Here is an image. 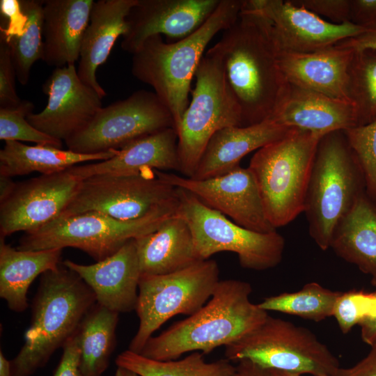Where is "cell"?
I'll return each mask as SVG.
<instances>
[{
    "label": "cell",
    "mask_w": 376,
    "mask_h": 376,
    "mask_svg": "<svg viewBox=\"0 0 376 376\" xmlns=\"http://www.w3.org/2000/svg\"><path fill=\"white\" fill-rule=\"evenodd\" d=\"M210 52L221 61L227 83L240 107L242 125L269 119L288 81L278 63L269 23L242 8L237 19L224 31Z\"/></svg>",
    "instance_id": "6da1fadb"
},
{
    "label": "cell",
    "mask_w": 376,
    "mask_h": 376,
    "mask_svg": "<svg viewBox=\"0 0 376 376\" xmlns=\"http://www.w3.org/2000/svg\"><path fill=\"white\" fill-rule=\"evenodd\" d=\"M251 292L248 282L219 281L207 304L159 335L152 336L139 354L157 361H170L189 352L208 354L235 342L269 315L250 301Z\"/></svg>",
    "instance_id": "7a4b0ae2"
},
{
    "label": "cell",
    "mask_w": 376,
    "mask_h": 376,
    "mask_svg": "<svg viewBox=\"0 0 376 376\" xmlns=\"http://www.w3.org/2000/svg\"><path fill=\"white\" fill-rule=\"evenodd\" d=\"M244 0H220L207 21L190 36L172 42L148 38L132 54L131 72L150 85L171 112L175 130L189 105L191 83L212 39L238 18Z\"/></svg>",
    "instance_id": "3957f363"
},
{
    "label": "cell",
    "mask_w": 376,
    "mask_h": 376,
    "mask_svg": "<svg viewBox=\"0 0 376 376\" xmlns=\"http://www.w3.org/2000/svg\"><path fill=\"white\" fill-rule=\"evenodd\" d=\"M95 303L93 290L64 265L43 273L33 301L24 343L10 361L11 376H31L42 368L77 332Z\"/></svg>",
    "instance_id": "277c9868"
},
{
    "label": "cell",
    "mask_w": 376,
    "mask_h": 376,
    "mask_svg": "<svg viewBox=\"0 0 376 376\" xmlns=\"http://www.w3.org/2000/svg\"><path fill=\"white\" fill-rule=\"evenodd\" d=\"M366 192L364 175L344 131L321 137L306 193L304 212L318 247L330 249L340 221Z\"/></svg>",
    "instance_id": "5b68a950"
},
{
    "label": "cell",
    "mask_w": 376,
    "mask_h": 376,
    "mask_svg": "<svg viewBox=\"0 0 376 376\" xmlns=\"http://www.w3.org/2000/svg\"><path fill=\"white\" fill-rule=\"evenodd\" d=\"M322 136L296 130L253 155L248 169L258 185L266 215L277 229L304 212L312 166Z\"/></svg>",
    "instance_id": "8992f818"
},
{
    "label": "cell",
    "mask_w": 376,
    "mask_h": 376,
    "mask_svg": "<svg viewBox=\"0 0 376 376\" xmlns=\"http://www.w3.org/2000/svg\"><path fill=\"white\" fill-rule=\"evenodd\" d=\"M178 209L159 210L132 220H120L97 212L60 216L38 229L25 233L17 249L37 251L73 247L98 262L115 253L128 241L156 230Z\"/></svg>",
    "instance_id": "52a82bcc"
},
{
    "label": "cell",
    "mask_w": 376,
    "mask_h": 376,
    "mask_svg": "<svg viewBox=\"0 0 376 376\" xmlns=\"http://www.w3.org/2000/svg\"><path fill=\"white\" fill-rule=\"evenodd\" d=\"M230 361L249 360L265 368L300 375L334 376L339 361L306 327L268 315L245 336L225 346Z\"/></svg>",
    "instance_id": "ba28073f"
},
{
    "label": "cell",
    "mask_w": 376,
    "mask_h": 376,
    "mask_svg": "<svg viewBox=\"0 0 376 376\" xmlns=\"http://www.w3.org/2000/svg\"><path fill=\"white\" fill-rule=\"evenodd\" d=\"M195 77L191 100L176 130L180 171L188 178L194 175L215 132L225 127L242 125L240 107L219 59L207 50Z\"/></svg>",
    "instance_id": "9c48e42d"
},
{
    "label": "cell",
    "mask_w": 376,
    "mask_h": 376,
    "mask_svg": "<svg viewBox=\"0 0 376 376\" xmlns=\"http://www.w3.org/2000/svg\"><path fill=\"white\" fill-rule=\"evenodd\" d=\"M219 269L214 260H201L182 270L162 275H141L136 312L138 330L129 350L139 354L163 324L178 314L191 315L212 297Z\"/></svg>",
    "instance_id": "30bf717a"
},
{
    "label": "cell",
    "mask_w": 376,
    "mask_h": 376,
    "mask_svg": "<svg viewBox=\"0 0 376 376\" xmlns=\"http://www.w3.org/2000/svg\"><path fill=\"white\" fill-rule=\"evenodd\" d=\"M178 212L187 222L196 250L201 260L230 251L245 269L262 271L282 260L285 239L276 230L262 233L245 228L212 209L193 194L178 188Z\"/></svg>",
    "instance_id": "8fae6325"
},
{
    "label": "cell",
    "mask_w": 376,
    "mask_h": 376,
    "mask_svg": "<svg viewBox=\"0 0 376 376\" xmlns=\"http://www.w3.org/2000/svg\"><path fill=\"white\" fill-rule=\"evenodd\" d=\"M178 205V188L160 179L156 170L147 169L132 174L97 175L81 180L61 216L97 212L120 220H132Z\"/></svg>",
    "instance_id": "7c38bea8"
},
{
    "label": "cell",
    "mask_w": 376,
    "mask_h": 376,
    "mask_svg": "<svg viewBox=\"0 0 376 376\" xmlns=\"http://www.w3.org/2000/svg\"><path fill=\"white\" fill-rule=\"evenodd\" d=\"M169 127L175 128V123L167 107L153 91L139 90L102 107L65 143L75 152L97 154L120 150L135 140Z\"/></svg>",
    "instance_id": "4fadbf2b"
},
{
    "label": "cell",
    "mask_w": 376,
    "mask_h": 376,
    "mask_svg": "<svg viewBox=\"0 0 376 376\" xmlns=\"http://www.w3.org/2000/svg\"><path fill=\"white\" fill-rule=\"evenodd\" d=\"M242 8L267 20L279 52H316L356 36L366 29L352 22L331 23L290 0H244Z\"/></svg>",
    "instance_id": "5bb4252c"
},
{
    "label": "cell",
    "mask_w": 376,
    "mask_h": 376,
    "mask_svg": "<svg viewBox=\"0 0 376 376\" xmlns=\"http://www.w3.org/2000/svg\"><path fill=\"white\" fill-rule=\"evenodd\" d=\"M156 173L163 181L193 194L245 228L262 233L276 230L267 219L256 180L248 168L239 165L224 175L204 180L159 170Z\"/></svg>",
    "instance_id": "9a60e30c"
},
{
    "label": "cell",
    "mask_w": 376,
    "mask_h": 376,
    "mask_svg": "<svg viewBox=\"0 0 376 376\" xmlns=\"http://www.w3.org/2000/svg\"><path fill=\"white\" fill-rule=\"evenodd\" d=\"M81 180L67 170L17 182L0 203V235L29 232L59 217L74 198Z\"/></svg>",
    "instance_id": "2e32d148"
},
{
    "label": "cell",
    "mask_w": 376,
    "mask_h": 376,
    "mask_svg": "<svg viewBox=\"0 0 376 376\" xmlns=\"http://www.w3.org/2000/svg\"><path fill=\"white\" fill-rule=\"evenodd\" d=\"M46 107L26 117L37 130L65 141L86 127L102 108L101 96L79 79L75 65L56 68L42 85Z\"/></svg>",
    "instance_id": "e0dca14e"
},
{
    "label": "cell",
    "mask_w": 376,
    "mask_h": 376,
    "mask_svg": "<svg viewBox=\"0 0 376 376\" xmlns=\"http://www.w3.org/2000/svg\"><path fill=\"white\" fill-rule=\"evenodd\" d=\"M220 0H137L127 17L122 49L132 54L148 38L164 35L180 40L198 29Z\"/></svg>",
    "instance_id": "ac0fdd59"
},
{
    "label": "cell",
    "mask_w": 376,
    "mask_h": 376,
    "mask_svg": "<svg viewBox=\"0 0 376 376\" xmlns=\"http://www.w3.org/2000/svg\"><path fill=\"white\" fill-rule=\"evenodd\" d=\"M63 265L77 273L89 286L98 304L118 313L135 311L141 277L135 239L94 264L83 265L65 260Z\"/></svg>",
    "instance_id": "d6986e66"
},
{
    "label": "cell",
    "mask_w": 376,
    "mask_h": 376,
    "mask_svg": "<svg viewBox=\"0 0 376 376\" xmlns=\"http://www.w3.org/2000/svg\"><path fill=\"white\" fill-rule=\"evenodd\" d=\"M269 119L322 136L357 127L356 111L351 102L288 82Z\"/></svg>",
    "instance_id": "ffe728a7"
},
{
    "label": "cell",
    "mask_w": 376,
    "mask_h": 376,
    "mask_svg": "<svg viewBox=\"0 0 376 376\" xmlns=\"http://www.w3.org/2000/svg\"><path fill=\"white\" fill-rule=\"evenodd\" d=\"M354 54L352 49L334 45L310 53L279 52L278 63L288 83L350 102Z\"/></svg>",
    "instance_id": "44dd1931"
},
{
    "label": "cell",
    "mask_w": 376,
    "mask_h": 376,
    "mask_svg": "<svg viewBox=\"0 0 376 376\" xmlns=\"http://www.w3.org/2000/svg\"><path fill=\"white\" fill-rule=\"evenodd\" d=\"M297 129L272 119L249 126H232L214 134L191 178L204 180L224 175L240 165L251 152L285 138Z\"/></svg>",
    "instance_id": "7402d4cb"
},
{
    "label": "cell",
    "mask_w": 376,
    "mask_h": 376,
    "mask_svg": "<svg viewBox=\"0 0 376 376\" xmlns=\"http://www.w3.org/2000/svg\"><path fill=\"white\" fill-rule=\"evenodd\" d=\"M178 136L175 128H166L127 144L110 159L78 164L67 171L79 179L104 174H132L143 170L180 171Z\"/></svg>",
    "instance_id": "603a6c76"
},
{
    "label": "cell",
    "mask_w": 376,
    "mask_h": 376,
    "mask_svg": "<svg viewBox=\"0 0 376 376\" xmlns=\"http://www.w3.org/2000/svg\"><path fill=\"white\" fill-rule=\"evenodd\" d=\"M137 0L95 1L83 36L77 74L85 84L103 98L106 91L96 72L108 58L117 38L127 31V17Z\"/></svg>",
    "instance_id": "cb8c5ba5"
},
{
    "label": "cell",
    "mask_w": 376,
    "mask_h": 376,
    "mask_svg": "<svg viewBox=\"0 0 376 376\" xmlns=\"http://www.w3.org/2000/svg\"><path fill=\"white\" fill-rule=\"evenodd\" d=\"M93 0L42 1L44 61L62 68L79 59Z\"/></svg>",
    "instance_id": "d4e9b609"
},
{
    "label": "cell",
    "mask_w": 376,
    "mask_h": 376,
    "mask_svg": "<svg viewBox=\"0 0 376 376\" xmlns=\"http://www.w3.org/2000/svg\"><path fill=\"white\" fill-rule=\"evenodd\" d=\"M141 275H162L201 260L191 229L178 212L156 230L136 239Z\"/></svg>",
    "instance_id": "484cf974"
},
{
    "label": "cell",
    "mask_w": 376,
    "mask_h": 376,
    "mask_svg": "<svg viewBox=\"0 0 376 376\" xmlns=\"http://www.w3.org/2000/svg\"><path fill=\"white\" fill-rule=\"evenodd\" d=\"M330 248L376 287V203L365 192L336 228Z\"/></svg>",
    "instance_id": "4316f807"
},
{
    "label": "cell",
    "mask_w": 376,
    "mask_h": 376,
    "mask_svg": "<svg viewBox=\"0 0 376 376\" xmlns=\"http://www.w3.org/2000/svg\"><path fill=\"white\" fill-rule=\"evenodd\" d=\"M62 249L19 250L0 237V297L16 313L29 306L27 291L34 279L60 267Z\"/></svg>",
    "instance_id": "83f0119b"
},
{
    "label": "cell",
    "mask_w": 376,
    "mask_h": 376,
    "mask_svg": "<svg viewBox=\"0 0 376 376\" xmlns=\"http://www.w3.org/2000/svg\"><path fill=\"white\" fill-rule=\"evenodd\" d=\"M119 150L97 154H81L50 146H28L17 141H6L0 150V175L14 177L34 172L49 175L88 161L111 158Z\"/></svg>",
    "instance_id": "f1b7e54d"
},
{
    "label": "cell",
    "mask_w": 376,
    "mask_h": 376,
    "mask_svg": "<svg viewBox=\"0 0 376 376\" xmlns=\"http://www.w3.org/2000/svg\"><path fill=\"white\" fill-rule=\"evenodd\" d=\"M118 315L96 302L84 316L78 329L82 376H103L107 369L116 344Z\"/></svg>",
    "instance_id": "f546056e"
},
{
    "label": "cell",
    "mask_w": 376,
    "mask_h": 376,
    "mask_svg": "<svg viewBox=\"0 0 376 376\" xmlns=\"http://www.w3.org/2000/svg\"><path fill=\"white\" fill-rule=\"evenodd\" d=\"M221 359L207 362L204 354L193 352L180 360L157 361L125 350L116 359L118 367L133 371L139 376H232L235 366Z\"/></svg>",
    "instance_id": "4dcf8cb0"
},
{
    "label": "cell",
    "mask_w": 376,
    "mask_h": 376,
    "mask_svg": "<svg viewBox=\"0 0 376 376\" xmlns=\"http://www.w3.org/2000/svg\"><path fill=\"white\" fill-rule=\"evenodd\" d=\"M19 3L26 18L24 31L18 35L1 37L10 47L17 80L26 85L33 65L43 58L42 1L22 0Z\"/></svg>",
    "instance_id": "1f68e13d"
},
{
    "label": "cell",
    "mask_w": 376,
    "mask_h": 376,
    "mask_svg": "<svg viewBox=\"0 0 376 376\" xmlns=\"http://www.w3.org/2000/svg\"><path fill=\"white\" fill-rule=\"evenodd\" d=\"M340 293L318 283L310 282L299 291L266 297L258 305L267 312L273 311L294 315L318 322L333 316L334 306Z\"/></svg>",
    "instance_id": "d6a6232c"
},
{
    "label": "cell",
    "mask_w": 376,
    "mask_h": 376,
    "mask_svg": "<svg viewBox=\"0 0 376 376\" xmlns=\"http://www.w3.org/2000/svg\"><path fill=\"white\" fill-rule=\"evenodd\" d=\"M349 98L357 127L376 120V50H354L349 72Z\"/></svg>",
    "instance_id": "836d02e7"
},
{
    "label": "cell",
    "mask_w": 376,
    "mask_h": 376,
    "mask_svg": "<svg viewBox=\"0 0 376 376\" xmlns=\"http://www.w3.org/2000/svg\"><path fill=\"white\" fill-rule=\"evenodd\" d=\"M33 102L29 100H22L15 107L0 108V139L33 142L61 148V140L40 132L29 123L26 117L33 113Z\"/></svg>",
    "instance_id": "e575fe53"
},
{
    "label": "cell",
    "mask_w": 376,
    "mask_h": 376,
    "mask_svg": "<svg viewBox=\"0 0 376 376\" xmlns=\"http://www.w3.org/2000/svg\"><path fill=\"white\" fill-rule=\"evenodd\" d=\"M344 132L361 166L366 193L376 203V120Z\"/></svg>",
    "instance_id": "d590c367"
},
{
    "label": "cell",
    "mask_w": 376,
    "mask_h": 376,
    "mask_svg": "<svg viewBox=\"0 0 376 376\" xmlns=\"http://www.w3.org/2000/svg\"><path fill=\"white\" fill-rule=\"evenodd\" d=\"M375 314L376 292H367L362 290L341 292L333 311V316L344 334Z\"/></svg>",
    "instance_id": "8d00e7d4"
},
{
    "label": "cell",
    "mask_w": 376,
    "mask_h": 376,
    "mask_svg": "<svg viewBox=\"0 0 376 376\" xmlns=\"http://www.w3.org/2000/svg\"><path fill=\"white\" fill-rule=\"evenodd\" d=\"M15 77L10 47L0 37V108L15 107L22 102L16 91Z\"/></svg>",
    "instance_id": "74e56055"
},
{
    "label": "cell",
    "mask_w": 376,
    "mask_h": 376,
    "mask_svg": "<svg viewBox=\"0 0 376 376\" xmlns=\"http://www.w3.org/2000/svg\"><path fill=\"white\" fill-rule=\"evenodd\" d=\"M319 17H324L334 24L350 22V0H290Z\"/></svg>",
    "instance_id": "f35d334b"
},
{
    "label": "cell",
    "mask_w": 376,
    "mask_h": 376,
    "mask_svg": "<svg viewBox=\"0 0 376 376\" xmlns=\"http://www.w3.org/2000/svg\"><path fill=\"white\" fill-rule=\"evenodd\" d=\"M60 362L53 376H82L80 370V345L78 330L63 345Z\"/></svg>",
    "instance_id": "ab89813d"
},
{
    "label": "cell",
    "mask_w": 376,
    "mask_h": 376,
    "mask_svg": "<svg viewBox=\"0 0 376 376\" xmlns=\"http://www.w3.org/2000/svg\"><path fill=\"white\" fill-rule=\"evenodd\" d=\"M350 22L364 27L376 24V0H350Z\"/></svg>",
    "instance_id": "60d3db41"
},
{
    "label": "cell",
    "mask_w": 376,
    "mask_h": 376,
    "mask_svg": "<svg viewBox=\"0 0 376 376\" xmlns=\"http://www.w3.org/2000/svg\"><path fill=\"white\" fill-rule=\"evenodd\" d=\"M360 361L349 368H339L334 376H376V345Z\"/></svg>",
    "instance_id": "b9f144b4"
},
{
    "label": "cell",
    "mask_w": 376,
    "mask_h": 376,
    "mask_svg": "<svg viewBox=\"0 0 376 376\" xmlns=\"http://www.w3.org/2000/svg\"><path fill=\"white\" fill-rule=\"evenodd\" d=\"M335 45L350 48L354 50L364 49L376 50V24L366 26L363 33L343 40Z\"/></svg>",
    "instance_id": "7bdbcfd3"
},
{
    "label": "cell",
    "mask_w": 376,
    "mask_h": 376,
    "mask_svg": "<svg viewBox=\"0 0 376 376\" xmlns=\"http://www.w3.org/2000/svg\"><path fill=\"white\" fill-rule=\"evenodd\" d=\"M232 376H271L267 369L249 361L242 360L237 362Z\"/></svg>",
    "instance_id": "ee69618b"
},
{
    "label": "cell",
    "mask_w": 376,
    "mask_h": 376,
    "mask_svg": "<svg viewBox=\"0 0 376 376\" xmlns=\"http://www.w3.org/2000/svg\"><path fill=\"white\" fill-rule=\"evenodd\" d=\"M376 292V291H375ZM363 341L370 347L376 345V314L359 324Z\"/></svg>",
    "instance_id": "f6af8a7d"
},
{
    "label": "cell",
    "mask_w": 376,
    "mask_h": 376,
    "mask_svg": "<svg viewBox=\"0 0 376 376\" xmlns=\"http://www.w3.org/2000/svg\"><path fill=\"white\" fill-rule=\"evenodd\" d=\"M17 183L10 177L0 175V203L7 199L13 192Z\"/></svg>",
    "instance_id": "bcb514c9"
},
{
    "label": "cell",
    "mask_w": 376,
    "mask_h": 376,
    "mask_svg": "<svg viewBox=\"0 0 376 376\" xmlns=\"http://www.w3.org/2000/svg\"><path fill=\"white\" fill-rule=\"evenodd\" d=\"M0 376H11V363L0 351Z\"/></svg>",
    "instance_id": "7dc6e473"
},
{
    "label": "cell",
    "mask_w": 376,
    "mask_h": 376,
    "mask_svg": "<svg viewBox=\"0 0 376 376\" xmlns=\"http://www.w3.org/2000/svg\"><path fill=\"white\" fill-rule=\"evenodd\" d=\"M114 376H139L137 374L128 369L118 367Z\"/></svg>",
    "instance_id": "c3c4849f"
},
{
    "label": "cell",
    "mask_w": 376,
    "mask_h": 376,
    "mask_svg": "<svg viewBox=\"0 0 376 376\" xmlns=\"http://www.w3.org/2000/svg\"><path fill=\"white\" fill-rule=\"evenodd\" d=\"M271 376H301L300 374L281 371L278 370L267 369Z\"/></svg>",
    "instance_id": "681fc988"
}]
</instances>
